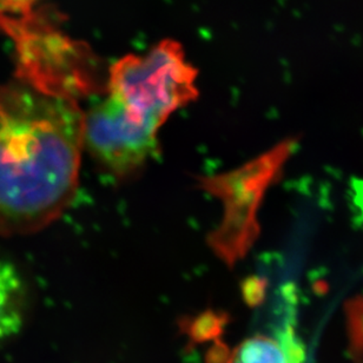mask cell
<instances>
[{
	"label": "cell",
	"instance_id": "obj_1",
	"mask_svg": "<svg viewBox=\"0 0 363 363\" xmlns=\"http://www.w3.org/2000/svg\"><path fill=\"white\" fill-rule=\"evenodd\" d=\"M84 113L74 99L0 89V235L42 230L77 191Z\"/></svg>",
	"mask_w": 363,
	"mask_h": 363
},
{
	"label": "cell",
	"instance_id": "obj_2",
	"mask_svg": "<svg viewBox=\"0 0 363 363\" xmlns=\"http://www.w3.org/2000/svg\"><path fill=\"white\" fill-rule=\"evenodd\" d=\"M197 71L179 43L164 40L143 56L119 60L108 74V96L130 118L158 130L197 96Z\"/></svg>",
	"mask_w": 363,
	"mask_h": 363
},
{
	"label": "cell",
	"instance_id": "obj_3",
	"mask_svg": "<svg viewBox=\"0 0 363 363\" xmlns=\"http://www.w3.org/2000/svg\"><path fill=\"white\" fill-rule=\"evenodd\" d=\"M0 28L17 52V74L28 88L50 97L74 99L90 89L78 44L56 31L42 16H0Z\"/></svg>",
	"mask_w": 363,
	"mask_h": 363
},
{
	"label": "cell",
	"instance_id": "obj_4",
	"mask_svg": "<svg viewBox=\"0 0 363 363\" xmlns=\"http://www.w3.org/2000/svg\"><path fill=\"white\" fill-rule=\"evenodd\" d=\"M295 143L286 140L249 164L227 175L206 179V190L223 201L224 217L210 235V245L228 264L241 259L259 234L256 215L263 195L293 152Z\"/></svg>",
	"mask_w": 363,
	"mask_h": 363
},
{
	"label": "cell",
	"instance_id": "obj_5",
	"mask_svg": "<svg viewBox=\"0 0 363 363\" xmlns=\"http://www.w3.org/2000/svg\"><path fill=\"white\" fill-rule=\"evenodd\" d=\"M158 130L130 118L118 101L108 97L84 115V145L111 174L124 179L155 154Z\"/></svg>",
	"mask_w": 363,
	"mask_h": 363
},
{
	"label": "cell",
	"instance_id": "obj_6",
	"mask_svg": "<svg viewBox=\"0 0 363 363\" xmlns=\"http://www.w3.org/2000/svg\"><path fill=\"white\" fill-rule=\"evenodd\" d=\"M306 350L293 325L274 335L252 336L228 354L225 363H304Z\"/></svg>",
	"mask_w": 363,
	"mask_h": 363
},
{
	"label": "cell",
	"instance_id": "obj_7",
	"mask_svg": "<svg viewBox=\"0 0 363 363\" xmlns=\"http://www.w3.org/2000/svg\"><path fill=\"white\" fill-rule=\"evenodd\" d=\"M23 298L21 276L11 263L0 261V340L21 332Z\"/></svg>",
	"mask_w": 363,
	"mask_h": 363
},
{
	"label": "cell",
	"instance_id": "obj_8",
	"mask_svg": "<svg viewBox=\"0 0 363 363\" xmlns=\"http://www.w3.org/2000/svg\"><path fill=\"white\" fill-rule=\"evenodd\" d=\"M39 0H0V16L16 17L33 11Z\"/></svg>",
	"mask_w": 363,
	"mask_h": 363
}]
</instances>
